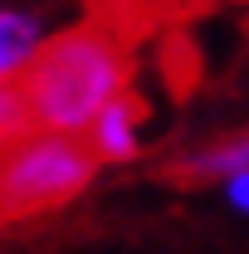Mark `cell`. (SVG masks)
Returning <instances> with one entry per match:
<instances>
[{
  "label": "cell",
  "instance_id": "1",
  "mask_svg": "<svg viewBox=\"0 0 249 254\" xmlns=\"http://www.w3.org/2000/svg\"><path fill=\"white\" fill-rule=\"evenodd\" d=\"M132 83V25L118 15H93L54 39H39L20 68V88L34 127L49 132H88L103 103Z\"/></svg>",
  "mask_w": 249,
  "mask_h": 254
},
{
  "label": "cell",
  "instance_id": "2",
  "mask_svg": "<svg viewBox=\"0 0 249 254\" xmlns=\"http://www.w3.org/2000/svg\"><path fill=\"white\" fill-rule=\"evenodd\" d=\"M103 161L78 132L30 127L10 147H0V225L34 220L83 195Z\"/></svg>",
  "mask_w": 249,
  "mask_h": 254
},
{
  "label": "cell",
  "instance_id": "3",
  "mask_svg": "<svg viewBox=\"0 0 249 254\" xmlns=\"http://www.w3.org/2000/svg\"><path fill=\"white\" fill-rule=\"evenodd\" d=\"M142 118H147L142 98L123 88L113 103H103V108H98V118L88 123L83 142L93 147L98 161H132L137 152H142Z\"/></svg>",
  "mask_w": 249,
  "mask_h": 254
},
{
  "label": "cell",
  "instance_id": "4",
  "mask_svg": "<svg viewBox=\"0 0 249 254\" xmlns=\"http://www.w3.org/2000/svg\"><path fill=\"white\" fill-rule=\"evenodd\" d=\"M235 171H249V127L220 137V142H210V147H200L171 166V176L181 186H215V181H230Z\"/></svg>",
  "mask_w": 249,
  "mask_h": 254
},
{
  "label": "cell",
  "instance_id": "5",
  "mask_svg": "<svg viewBox=\"0 0 249 254\" xmlns=\"http://www.w3.org/2000/svg\"><path fill=\"white\" fill-rule=\"evenodd\" d=\"M39 39H44V25L30 10H0V78L20 73Z\"/></svg>",
  "mask_w": 249,
  "mask_h": 254
},
{
  "label": "cell",
  "instance_id": "6",
  "mask_svg": "<svg viewBox=\"0 0 249 254\" xmlns=\"http://www.w3.org/2000/svg\"><path fill=\"white\" fill-rule=\"evenodd\" d=\"M30 127H34V118H30V103H25V88H20V73L0 78V147H10Z\"/></svg>",
  "mask_w": 249,
  "mask_h": 254
},
{
  "label": "cell",
  "instance_id": "7",
  "mask_svg": "<svg viewBox=\"0 0 249 254\" xmlns=\"http://www.w3.org/2000/svg\"><path fill=\"white\" fill-rule=\"evenodd\" d=\"M225 186V200L240 210V215H249V171H235L230 181H220Z\"/></svg>",
  "mask_w": 249,
  "mask_h": 254
}]
</instances>
